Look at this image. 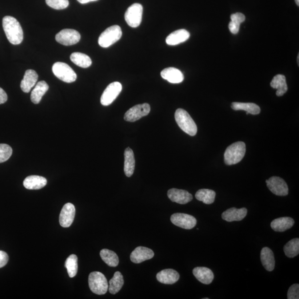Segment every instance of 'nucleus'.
Instances as JSON below:
<instances>
[{
	"label": "nucleus",
	"mask_w": 299,
	"mask_h": 299,
	"mask_svg": "<svg viewBox=\"0 0 299 299\" xmlns=\"http://www.w3.org/2000/svg\"><path fill=\"white\" fill-rule=\"evenodd\" d=\"M38 75L35 71L29 70L26 71L21 83V88L25 93H29L31 89L36 85Z\"/></svg>",
	"instance_id": "16"
},
{
	"label": "nucleus",
	"mask_w": 299,
	"mask_h": 299,
	"mask_svg": "<svg viewBox=\"0 0 299 299\" xmlns=\"http://www.w3.org/2000/svg\"><path fill=\"white\" fill-rule=\"evenodd\" d=\"M161 76L171 83H180L184 79L181 71L173 67L167 68L161 71Z\"/></svg>",
	"instance_id": "19"
},
{
	"label": "nucleus",
	"mask_w": 299,
	"mask_h": 299,
	"mask_svg": "<svg viewBox=\"0 0 299 299\" xmlns=\"http://www.w3.org/2000/svg\"><path fill=\"white\" fill-rule=\"evenodd\" d=\"M124 283L123 275L121 272H117L114 276L110 279L108 289L111 294H116L121 290Z\"/></svg>",
	"instance_id": "31"
},
{
	"label": "nucleus",
	"mask_w": 299,
	"mask_h": 299,
	"mask_svg": "<svg viewBox=\"0 0 299 299\" xmlns=\"http://www.w3.org/2000/svg\"><path fill=\"white\" fill-rule=\"evenodd\" d=\"M150 106L149 104L143 103L135 106L127 110L124 115L125 121L135 122L142 117L147 116L150 112Z\"/></svg>",
	"instance_id": "10"
},
{
	"label": "nucleus",
	"mask_w": 299,
	"mask_h": 299,
	"mask_svg": "<svg viewBox=\"0 0 299 299\" xmlns=\"http://www.w3.org/2000/svg\"><path fill=\"white\" fill-rule=\"evenodd\" d=\"M47 5L55 10L66 9L69 6V0H46Z\"/></svg>",
	"instance_id": "36"
},
{
	"label": "nucleus",
	"mask_w": 299,
	"mask_h": 299,
	"mask_svg": "<svg viewBox=\"0 0 299 299\" xmlns=\"http://www.w3.org/2000/svg\"><path fill=\"white\" fill-rule=\"evenodd\" d=\"M171 221L174 225L185 229L194 228L197 224L196 219L191 215L177 213L172 215Z\"/></svg>",
	"instance_id": "12"
},
{
	"label": "nucleus",
	"mask_w": 299,
	"mask_h": 299,
	"mask_svg": "<svg viewBox=\"0 0 299 299\" xmlns=\"http://www.w3.org/2000/svg\"><path fill=\"white\" fill-rule=\"evenodd\" d=\"M231 107L234 110H245L247 114L257 115L261 112L260 107L254 103L234 102Z\"/></svg>",
	"instance_id": "28"
},
{
	"label": "nucleus",
	"mask_w": 299,
	"mask_h": 299,
	"mask_svg": "<svg viewBox=\"0 0 299 299\" xmlns=\"http://www.w3.org/2000/svg\"><path fill=\"white\" fill-rule=\"evenodd\" d=\"M49 89V86L45 81H40L35 85V88L32 91L31 99L32 102L37 105L40 102L44 95L46 94Z\"/></svg>",
	"instance_id": "25"
},
{
	"label": "nucleus",
	"mask_w": 299,
	"mask_h": 299,
	"mask_svg": "<svg viewBox=\"0 0 299 299\" xmlns=\"http://www.w3.org/2000/svg\"><path fill=\"white\" fill-rule=\"evenodd\" d=\"M170 200L178 204L185 205L193 200V195L188 191L177 189H170L167 192Z\"/></svg>",
	"instance_id": "14"
},
{
	"label": "nucleus",
	"mask_w": 299,
	"mask_h": 299,
	"mask_svg": "<svg viewBox=\"0 0 299 299\" xmlns=\"http://www.w3.org/2000/svg\"><path fill=\"white\" fill-rule=\"evenodd\" d=\"M175 118L178 126L185 133L192 137L196 135L197 127L196 123L185 110L177 109L175 112Z\"/></svg>",
	"instance_id": "2"
},
{
	"label": "nucleus",
	"mask_w": 299,
	"mask_h": 299,
	"mask_svg": "<svg viewBox=\"0 0 299 299\" xmlns=\"http://www.w3.org/2000/svg\"><path fill=\"white\" fill-rule=\"evenodd\" d=\"M288 299H299V285L295 284L290 287L288 292Z\"/></svg>",
	"instance_id": "37"
},
{
	"label": "nucleus",
	"mask_w": 299,
	"mask_h": 299,
	"mask_svg": "<svg viewBox=\"0 0 299 299\" xmlns=\"http://www.w3.org/2000/svg\"><path fill=\"white\" fill-rule=\"evenodd\" d=\"M299 55H298V64L299 65Z\"/></svg>",
	"instance_id": "44"
},
{
	"label": "nucleus",
	"mask_w": 299,
	"mask_h": 299,
	"mask_svg": "<svg viewBox=\"0 0 299 299\" xmlns=\"http://www.w3.org/2000/svg\"><path fill=\"white\" fill-rule=\"evenodd\" d=\"M122 90V85L118 82H113L106 87L101 98V103L104 106L111 105Z\"/></svg>",
	"instance_id": "8"
},
{
	"label": "nucleus",
	"mask_w": 299,
	"mask_h": 299,
	"mask_svg": "<svg viewBox=\"0 0 299 299\" xmlns=\"http://www.w3.org/2000/svg\"><path fill=\"white\" fill-rule=\"evenodd\" d=\"M89 288L91 292L97 295H104L108 290V283L105 275L99 272H93L88 278Z\"/></svg>",
	"instance_id": "4"
},
{
	"label": "nucleus",
	"mask_w": 299,
	"mask_h": 299,
	"mask_svg": "<svg viewBox=\"0 0 299 299\" xmlns=\"http://www.w3.org/2000/svg\"><path fill=\"white\" fill-rule=\"evenodd\" d=\"M157 278V280L162 284H173L178 281L179 275L176 270L167 269L158 273Z\"/></svg>",
	"instance_id": "18"
},
{
	"label": "nucleus",
	"mask_w": 299,
	"mask_h": 299,
	"mask_svg": "<svg viewBox=\"0 0 299 299\" xmlns=\"http://www.w3.org/2000/svg\"><path fill=\"white\" fill-rule=\"evenodd\" d=\"M261 259L263 265L266 270L272 272L274 270L276 262L272 250L268 247L263 248L261 250Z\"/></svg>",
	"instance_id": "24"
},
{
	"label": "nucleus",
	"mask_w": 299,
	"mask_h": 299,
	"mask_svg": "<svg viewBox=\"0 0 299 299\" xmlns=\"http://www.w3.org/2000/svg\"><path fill=\"white\" fill-rule=\"evenodd\" d=\"M13 154V149L5 143H0V163L6 161Z\"/></svg>",
	"instance_id": "35"
},
{
	"label": "nucleus",
	"mask_w": 299,
	"mask_h": 299,
	"mask_svg": "<svg viewBox=\"0 0 299 299\" xmlns=\"http://www.w3.org/2000/svg\"><path fill=\"white\" fill-rule=\"evenodd\" d=\"M270 86L274 89H277L276 94L278 97H281L288 91L286 78L284 75L278 74L275 76L270 83Z\"/></svg>",
	"instance_id": "27"
},
{
	"label": "nucleus",
	"mask_w": 299,
	"mask_h": 299,
	"mask_svg": "<svg viewBox=\"0 0 299 299\" xmlns=\"http://www.w3.org/2000/svg\"><path fill=\"white\" fill-rule=\"evenodd\" d=\"M296 2L298 6H299V0H296Z\"/></svg>",
	"instance_id": "43"
},
{
	"label": "nucleus",
	"mask_w": 299,
	"mask_h": 299,
	"mask_svg": "<svg viewBox=\"0 0 299 299\" xmlns=\"http://www.w3.org/2000/svg\"><path fill=\"white\" fill-rule=\"evenodd\" d=\"M122 35L121 27L118 25L109 27L100 35L98 39L99 45L103 48L109 47L118 41Z\"/></svg>",
	"instance_id": "5"
},
{
	"label": "nucleus",
	"mask_w": 299,
	"mask_h": 299,
	"mask_svg": "<svg viewBox=\"0 0 299 299\" xmlns=\"http://www.w3.org/2000/svg\"><path fill=\"white\" fill-rule=\"evenodd\" d=\"M81 35L76 30L64 29L55 35V40L61 45L66 46L75 45L81 39Z\"/></svg>",
	"instance_id": "9"
},
{
	"label": "nucleus",
	"mask_w": 299,
	"mask_h": 299,
	"mask_svg": "<svg viewBox=\"0 0 299 299\" xmlns=\"http://www.w3.org/2000/svg\"><path fill=\"white\" fill-rule=\"evenodd\" d=\"M70 58L71 62L74 63L75 65L83 68V69L89 67L92 63V61H91V59L88 55L82 53H73L70 55Z\"/></svg>",
	"instance_id": "29"
},
{
	"label": "nucleus",
	"mask_w": 299,
	"mask_h": 299,
	"mask_svg": "<svg viewBox=\"0 0 299 299\" xmlns=\"http://www.w3.org/2000/svg\"><path fill=\"white\" fill-rule=\"evenodd\" d=\"M284 251L286 256L289 258L296 257L299 253V239H292L284 246Z\"/></svg>",
	"instance_id": "33"
},
{
	"label": "nucleus",
	"mask_w": 299,
	"mask_h": 299,
	"mask_svg": "<svg viewBox=\"0 0 299 299\" xmlns=\"http://www.w3.org/2000/svg\"><path fill=\"white\" fill-rule=\"evenodd\" d=\"M47 183L46 178L35 176L27 177L23 181V186L28 190H39L43 188Z\"/></svg>",
	"instance_id": "22"
},
{
	"label": "nucleus",
	"mask_w": 299,
	"mask_h": 299,
	"mask_svg": "<svg viewBox=\"0 0 299 299\" xmlns=\"http://www.w3.org/2000/svg\"><path fill=\"white\" fill-rule=\"evenodd\" d=\"M77 1L82 4H85L90 2L97 1L98 0H77Z\"/></svg>",
	"instance_id": "42"
},
{
	"label": "nucleus",
	"mask_w": 299,
	"mask_h": 299,
	"mask_svg": "<svg viewBox=\"0 0 299 299\" xmlns=\"http://www.w3.org/2000/svg\"><path fill=\"white\" fill-rule=\"evenodd\" d=\"M143 7L141 4L134 3L130 6L125 14V19L131 27L137 28L142 21Z\"/></svg>",
	"instance_id": "7"
},
{
	"label": "nucleus",
	"mask_w": 299,
	"mask_h": 299,
	"mask_svg": "<svg viewBox=\"0 0 299 299\" xmlns=\"http://www.w3.org/2000/svg\"><path fill=\"white\" fill-rule=\"evenodd\" d=\"M190 37L188 31L184 29L178 30L170 34L166 39V42L170 46L177 45L186 41Z\"/></svg>",
	"instance_id": "20"
},
{
	"label": "nucleus",
	"mask_w": 299,
	"mask_h": 299,
	"mask_svg": "<svg viewBox=\"0 0 299 299\" xmlns=\"http://www.w3.org/2000/svg\"><path fill=\"white\" fill-rule=\"evenodd\" d=\"M100 256L107 265L116 267L119 264V260L118 255L112 250L103 249L100 252Z\"/></svg>",
	"instance_id": "30"
},
{
	"label": "nucleus",
	"mask_w": 299,
	"mask_h": 299,
	"mask_svg": "<svg viewBox=\"0 0 299 299\" xmlns=\"http://www.w3.org/2000/svg\"><path fill=\"white\" fill-rule=\"evenodd\" d=\"M239 28H240V25L235 23L232 21H230L229 23V29L230 33L233 34H237L239 31Z\"/></svg>",
	"instance_id": "40"
},
{
	"label": "nucleus",
	"mask_w": 299,
	"mask_h": 299,
	"mask_svg": "<svg viewBox=\"0 0 299 299\" xmlns=\"http://www.w3.org/2000/svg\"><path fill=\"white\" fill-rule=\"evenodd\" d=\"M266 183L271 192L277 196H285L288 194V186L281 178L273 176L267 179Z\"/></svg>",
	"instance_id": "11"
},
{
	"label": "nucleus",
	"mask_w": 299,
	"mask_h": 299,
	"mask_svg": "<svg viewBox=\"0 0 299 299\" xmlns=\"http://www.w3.org/2000/svg\"><path fill=\"white\" fill-rule=\"evenodd\" d=\"M9 256L8 254L3 252V251L0 250V268H2V267L5 266L8 261H9Z\"/></svg>",
	"instance_id": "39"
},
{
	"label": "nucleus",
	"mask_w": 299,
	"mask_h": 299,
	"mask_svg": "<svg viewBox=\"0 0 299 299\" xmlns=\"http://www.w3.org/2000/svg\"><path fill=\"white\" fill-rule=\"evenodd\" d=\"M216 193L214 191L209 189H201L197 191L195 197L197 200L207 205L212 204L214 201Z\"/></svg>",
	"instance_id": "32"
},
{
	"label": "nucleus",
	"mask_w": 299,
	"mask_h": 299,
	"mask_svg": "<svg viewBox=\"0 0 299 299\" xmlns=\"http://www.w3.org/2000/svg\"><path fill=\"white\" fill-rule=\"evenodd\" d=\"M294 220L292 218L285 217L274 219L271 223V227L276 232H282L294 226Z\"/></svg>",
	"instance_id": "23"
},
{
	"label": "nucleus",
	"mask_w": 299,
	"mask_h": 299,
	"mask_svg": "<svg viewBox=\"0 0 299 299\" xmlns=\"http://www.w3.org/2000/svg\"><path fill=\"white\" fill-rule=\"evenodd\" d=\"M230 19L231 21L241 25L242 22H245L246 18L243 14L238 13L231 15Z\"/></svg>",
	"instance_id": "38"
},
{
	"label": "nucleus",
	"mask_w": 299,
	"mask_h": 299,
	"mask_svg": "<svg viewBox=\"0 0 299 299\" xmlns=\"http://www.w3.org/2000/svg\"><path fill=\"white\" fill-rule=\"evenodd\" d=\"M194 276L203 284H210L213 281L212 271L206 267H196L193 270Z\"/></svg>",
	"instance_id": "21"
},
{
	"label": "nucleus",
	"mask_w": 299,
	"mask_h": 299,
	"mask_svg": "<svg viewBox=\"0 0 299 299\" xmlns=\"http://www.w3.org/2000/svg\"><path fill=\"white\" fill-rule=\"evenodd\" d=\"M53 73L58 79L64 82L70 83L76 81V73L67 64L57 62L53 67Z\"/></svg>",
	"instance_id": "6"
},
{
	"label": "nucleus",
	"mask_w": 299,
	"mask_h": 299,
	"mask_svg": "<svg viewBox=\"0 0 299 299\" xmlns=\"http://www.w3.org/2000/svg\"><path fill=\"white\" fill-rule=\"evenodd\" d=\"M65 267L70 278H74L78 272V257L76 255L71 254L68 257L65 263Z\"/></svg>",
	"instance_id": "34"
},
{
	"label": "nucleus",
	"mask_w": 299,
	"mask_h": 299,
	"mask_svg": "<svg viewBox=\"0 0 299 299\" xmlns=\"http://www.w3.org/2000/svg\"><path fill=\"white\" fill-rule=\"evenodd\" d=\"M7 101V95L5 91L0 88V105L5 103Z\"/></svg>",
	"instance_id": "41"
},
{
	"label": "nucleus",
	"mask_w": 299,
	"mask_h": 299,
	"mask_svg": "<svg viewBox=\"0 0 299 299\" xmlns=\"http://www.w3.org/2000/svg\"><path fill=\"white\" fill-rule=\"evenodd\" d=\"M75 214V209L70 203H66L63 206L59 215L60 225L64 228H68L72 224Z\"/></svg>",
	"instance_id": "13"
},
{
	"label": "nucleus",
	"mask_w": 299,
	"mask_h": 299,
	"mask_svg": "<svg viewBox=\"0 0 299 299\" xmlns=\"http://www.w3.org/2000/svg\"><path fill=\"white\" fill-rule=\"evenodd\" d=\"M154 257V253L153 250L146 248L144 246H138L135 248L130 255V259L136 264L141 263Z\"/></svg>",
	"instance_id": "15"
},
{
	"label": "nucleus",
	"mask_w": 299,
	"mask_h": 299,
	"mask_svg": "<svg viewBox=\"0 0 299 299\" xmlns=\"http://www.w3.org/2000/svg\"><path fill=\"white\" fill-rule=\"evenodd\" d=\"M135 159L134 152L130 147H127L124 152V172L127 177H131L134 174Z\"/></svg>",
	"instance_id": "26"
},
{
	"label": "nucleus",
	"mask_w": 299,
	"mask_h": 299,
	"mask_svg": "<svg viewBox=\"0 0 299 299\" xmlns=\"http://www.w3.org/2000/svg\"><path fill=\"white\" fill-rule=\"evenodd\" d=\"M2 26L6 37L11 44L18 45L21 43L23 39V32L17 19L9 16L4 17Z\"/></svg>",
	"instance_id": "1"
},
{
	"label": "nucleus",
	"mask_w": 299,
	"mask_h": 299,
	"mask_svg": "<svg viewBox=\"0 0 299 299\" xmlns=\"http://www.w3.org/2000/svg\"><path fill=\"white\" fill-rule=\"evenodd\" d=\"M246 151L245 142L238 141L227 147L225 153V162L227 165L237 164L244 158Z\"/></svg>",
	"instance_id": "3"
},
{
	"label": "nucleus",
	"mask_w": 299,
	"mask_h": 299,
	"mask_svg": "<svg viewBox=\"0 0 299 299\" xmlns=\"http://www.w3.org/2000/svg\"><path fill=\"white\" fill-rule=\"evenodd\" d=\"M247 211L246 208L237 209L233 207L226 210L222 214V218L227 222L240 221L246 216Z\"/></svg>",
	"instance_id": "17"
}]
</instances>
